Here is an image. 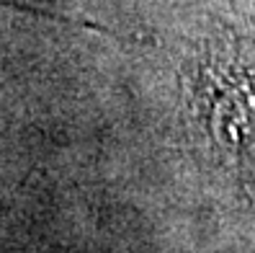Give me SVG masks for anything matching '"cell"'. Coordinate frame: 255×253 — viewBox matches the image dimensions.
Returning a JSON list of instances; mask_svg holds the SVG:
<instances>
[{
  "mask_svg": "<svg viewBox=\"0 0 255 253\" xmlns=\"http://www.w3.org/2000/svg\"><path fill=\"white\" fill-rule=\"evenodd\" d=\"M0 5H8V8H16V10H26V13H34V16H44V18H54V21H62V23H75V26H83V28H93V31L101 34H109L106 26H98L93 21H83V18H70V16H59L54 10L47 8H36V5H28V3H16V0H0Z\"/></svg>",
  "mask_w": 255,
  "mask_h": 253,
  "instance_id": "1",
  "label": "cell"
}]
</instances>
